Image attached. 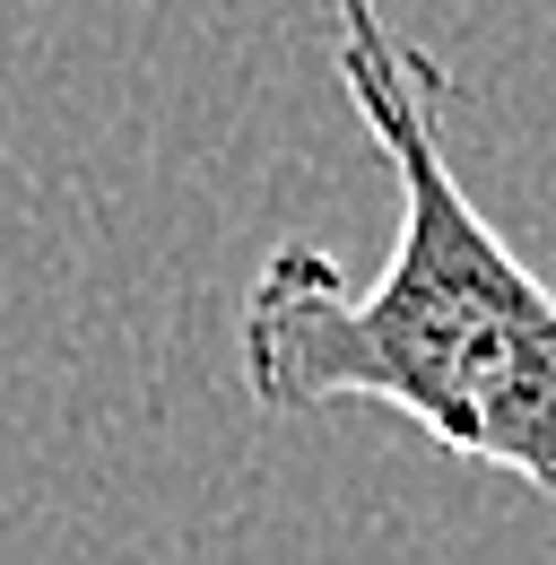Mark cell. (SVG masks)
Instances as JSON below:
<instances>
[{"label":"cell","instance_id":"obj_1","mask_svg":"<svg viewBox=\"0 0 556 565\" xmlns=\"http://www.w3.org/2000/svg\"><path fill=\"white\" fill-rule=\"evenodd\" d=\"M322 9L348 105L392 166L400 235L374 287H348L322 244H278L244 287V392L278 418L383 401L443 452L556 495V287L443 157L452 71L392 26L383 0Z\"/></svg>","mask_w":556,"mask_h":565}]
</instances>
